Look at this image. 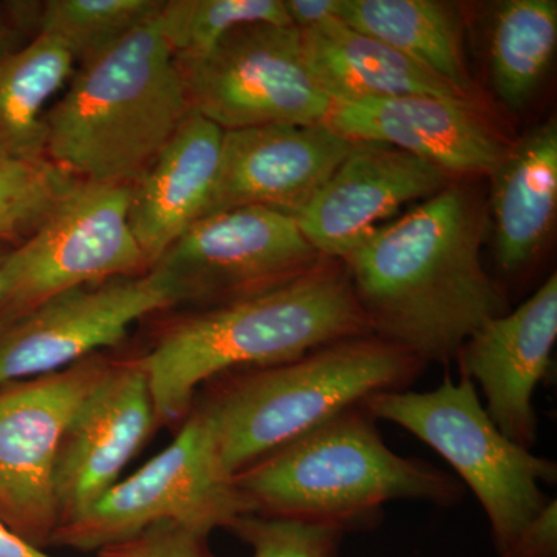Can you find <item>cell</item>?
Wrapping results in <instances>:
<instances>
[{"label":"cell","mask_w":557,"mask_h":557,"mask_svg":"<svg viewBox=\"0 0 557 557\" xmlns=\"http://www.w3.org/2000/svg\"><path fill=\"white\" fill-rule=\"evenodd\" d=\"M112 362L101 351L0 387V519L35 547H50L60 525L54 467L65 429Z\"/></svg>","instance_id":"30bf717a"},{"label":"cell","mask_w":557,"mask_h":557,"mask_svg":"<svg viewBox=\"0 0 557 557\" xmlns=\"http://www.w3.org/2000/svg\"><path fill=\"white\" fill-rule=\"evenodd\" d=\"M322 259L296 218L247 207L197 220L153 267L170 274L183 302L218 306L285 284Z\"/></svg>","instance_id":"7c38bea8"},{"label":"cell","mask_w":557,"mask_h":557,"mask_svg":"<svg viewBox=\"0 0 557 557\" xmlns=\"http://www.w3.org/2000/svg\"><path fill=\"white\" fill-rule=\"evenodd\" d=\"M248 515L255 509L220 463L214 428L197 406L166 448L94 507L60 523L50 547L98 553L161 522L209 536Z\"/></svg>","instance_id":"52a82bcc"},{"label":"cell","mask_w":557,"mask_h":557,"mask_svg":"<svg viewBox=\"0 0 557 557\" xmlns=\"http://www.w3.org/2000/svg\"><path fill=\"white\" fill-rule=\"evenodd\" d=\"M0 2V62L24 46H17L21 22L38 20L40 3Z\"/></svg>","instance_id":"f546056e"},{"label":"cell","mask_w":557,"mask_h":557,"mask_svg":"<svg viewBox=\"0 0 557 557\" xmlns=\"http://www.w3.org/2000/svg\"><path fill=\"white\" fill-rule=\"evenodd\" d=\"M341 21L471 95L460 25L435 0H343Z\"/></svg>","instance_id":"44dd1931"},{"label":"cell","mask_w":557,"mask_h":557,"mask_svg":"<svg viewBox=\"0 0 557 557\" xmlns=\"http://www.w3.org/2000/svg\"><path fill=\"white\" fill-rule=\"evenodd\" d=\"M491 177L497 262L508 273H516L536 258L555 225L556 121L534 127L515 148H508Z\"/></svg>","instance_id":"ffe728a7"},{"label":"cell","mask_w":557,"mask_h":557,"mask_svg":"<svg viewBox=\"0 0 557 557\" xmlns=\"http://www.w3.org/2000/svg\"><path fill=\"white\" fill-rule=\"evenodd\" d=\"M557 338V277L552 274L522 306L485 322L458 351L461 376L485 398L487 416L511 442L537 438L534 392L547 375Z\"/></svg>","instance_id":"2e32d148"},{"label":"cell","mask_w":557,"mask_h":557,"mask_svg":"<svg viewBox=\"0 0 557 557\" xmlns=\"http://www.w3.org/2000/svg\"><path fill=\"white\" fill-rule=\"evenodd\" d=\"M284 7L293 27L307 30L327 21L341 20L343 0H284Z\"/></svg>","instance_id":"4dcf8cb0"},{"label":"cell","mask_w":557,"mask_h":557,"mask_svg":"<svg viewBox=\"0 0 557 557\" xmlns=\"http://www.w3.org/2000/svg\"><path fill=\"white\" fill-rule=\"evenodd\" d=\"M299 33L311 78L332 102L424 95L474 104L467 91L346 22L332 20Z\"/></svg>","instance_id":"d6986e66"},{"label":"cell","mask_w":557,"mask_h":557,"mask_svg":"<svg viewBox=\"0 0 557 557\" xmlns=\"http://www.w3.org/2000/svg\"><path fill=\"white\" fill-rule=\"evenodd\" d=\"M73 180L49 160H0V244L27 239Z\"/></svg>","instance_id":"484cf974"},{"label":"cell","mask_w":557,"mask_h":557,"mask_svg":"<svg viewBox=\"0 0 557 557\" xmlns=\"http://www.w3.org/2000/svg\"><path fill=\"white\" fill-rule=\"evenodd\" d=\"M556 46V0L498 3L491 25V78L509 109L525 108L552 64Z\"/></svg>","instance_id":"603a6c76"},{"label":"cell","mask_w":557,"mask_h":557,"mask_svg":"<svg viewBox=\"0 0 557 557\" xmlns=\"http://www.w3.org/2000/svg\"><path fill=\"white\" fill-rule=\"evenodd\" d=\"M325 124L348 141L391 146L448 175H491L508 150L474 104L424 95L332 102Z\"/></svg>","instance_id":"e0dca14e"},{"label":"cell","mask_w":557,"mask_h":557,"mask_svg":"<svg viewBox=\"0 0 557 557\" xmlns=\"http://www.w3.org/2000/svg\"><path fill=\"white\" fill-rule=\"evenodd\" d=\"M132 186L75 178L3 260L2 329L69 289L150 270L129 223Z\"/></svg>","instance_id":"ba28073f"},{"label":"cell","mask_w":557,"mask_h":557,"mask_svg":"<svg viewBox=\"0 0 557 557\" xmlns=\"http://www.w3.org/2000/svg\"><path fill=\"white\" fill-rule=\"evenodd\" d=\"M426 368L405 348L366 335L281 364L228 373L201 403L230 475L383 392L403 391Z\"/></svg>","instance_id":"5b68a950"},{"label":"cell","mask_w":557,"mask_h":557,"mask_svg":"<svg viewBox=\"0 0 557 557\" xmlns=\"http://www.w3.org/2000/svg\"><path fill=\"white\" fill-rule=\"evenodd\" d=\"M234 483L255 515L344 533L375 527L391 502L449 507L465 491L434 465L388 448L364 403L249 465Z\"/></svg>","instance_id":"277c9868"},{"label":"cell","mask_w":557,"mask_h":557,"mask_svg":"<svg viewBox=\"0 0 557 557\" xmlns=\"http://www.w3.org/2000/svg\"><path fill=\"white\" fill-rule=\"evenodd\" d=\"M189 113L156 16L72 76L44 119L46 159L84 182L134 186Z\"/></svg>","instance_id":"3957f363"},{"label":"cell","mask_w":557,"mask_h":557,"mask_svg":"<svg viewBox=\"0 0 557 557\" xmlns=\"http://www.w3.org/2000/svg\"><path fill=\"white\" fill-rule=\"evenodd\" d=\"M223 131L193 112L132 186L129 223L152 269L205 209L218 175Z\"/></svg>","instance_id":"ac0fdd59"},{"label":"cell","mask_w":557,"mask_h":557,"mask_svg":"<svg viewBox=\"0 0 557 557\" xmlns=\"http://www.w3.org/2000/svg\"><path fill=\"white\" fill-rule=\"evenodd\" d=\"M75 64L67 47L46 33L0 62V160H47V106Z\"/></svg>","instance_id":"7402d4cb"},{"label":"cell","mask_w":557,"mask_h":557,"mask_svg":"<svg viewBox=\"0 0 557 557\" xmlns=\"http://www.w3.org/2000/svg\"><path fill=\"white\" fill-rule=\"evenodd\" d=\"M163 5V0H49L40 3L38 33L60 39L83 65L159 16Z\"/></svg>","instance_id":"cb8c5ba5"},{"label":"cell","mask_w":557,"mask_h":557,"mask_svg":"<svg viewBox=\"0 0 557 557\" xmlns=\"http://www.w3.org/2000/svg\"><path fill=\"white\" fill-rule=\"evenodd\" d=\"M208 537L172 522L156 523L137 536L110 545L98 557H218L208 545Z\"/></svg>","instance_id":"83f0119b"},{"label":"cell","mask_w":557,"mask_h":557,"mask_svg":"<svg viewBox=\"0 0 557 557\" xmlns=\"http://www.w3.org/2000/svg\"><path fill=\"white\" fill-rule=\"evenodd\" d=\"M183 302L166 271L69 289L0 329V387L116 346L143 318Z\"/></svg>","instance_id":"8fae6325"},{"label":"cell","mask_w":557,"mask_h":557,"mask_svg":"<svg viewBox=\"0 0 557 557\" xmlns=\"http://www.w3.org/2000/svg\"><path fill=\"white\" fill-rule=\"evenodd\" d=\"M177 62L190 110L222 131L321 124L332 109L292 25H245L203 57Z\"/></svg>","instance_id":"9c48e42d"},{"label":"cell","mask_w":557,"mask_h":557,"mask_svg":"<svg viewBox=\"0 0 557 557\" xmlns=\"http://www.w3.org/2000/svg\"><path fill=\"white\" fill-rule=\"evenodd\" d=\"M7 249L0 247V309H2L3 292H5V285H3V260H5ZM0 329H2V321H0Z\"/></svg>","instance_id":"d6a6232c"},{"label":"cell","mask_w":557,"mask_h":557,"mask_svg":"<svg viewBox=\"0 0 557 557\" xmlns=\"http://www.w3.org/2000/svg\"><path fill=\"white\" fill-rule=\"evenodd\" d=\"M354 145L325 123L223 131L203 218L247 207L298 218Z\"/></svg>","instance_id":"5bb4252c"},{"label":"cell","mask_w":557,"mask_h":557,"mask_svg":"<svg viewBox=\"0 0 557 557\" xmlns=\"http://www.w3.org/2000/svg\"><path fill=\"white\" fill-rule=\"evenodd\" d=\"M449 177L403 150L355 143L296 220L321 258L343 262L403 205L435 196Z\"/></svg>","instance_id":"9a60e30c"},{"label":"cell","mask_w":557,"mask_h":557,"mask_svg":"<svg viewBox=\"0 0 557 557\" xmlns=\"http://www.w3.org/2000/svg\"><path fill=\"white\" fill-rule=\"evenodd\" d=\"M486 212L448 183L381 226L343 260L373 336L429 362L457 359L490 319L507 313L482 262Z\"/></svg>","instance_id":"6da1fadb"},{"label":"cell","mask_w":557,"mask_h":557,"mask_svg":"<svg viewBox=\"0 0 557 557\" xmlns=\"http://www.w3.org/2000/svg\"><path fill=\"white\" fill-rule=\"evenodd\" d=\"M0 557H53L25 541L0 519Z\"/></svg>","instance_id":"1f68e13d"},{"label":"cell","mask_w":557,"mask_h":557,"mask_svg":"<svg viewBox=\"0 0 557 557\" xmlns=\"http://www.w3.org/2000/svg\"><path fill=\"white\" fill-rule=\"evenodd\" d=\"M500 557H557L556 500H548Z\"/></svg>","instance_id":"f1b7e54d"},{"label":"cell","mask_w":557,"mask_h":557,"mask_svg":"<svg viewBox=\"0 0 557 557\" xmlns=\"http://www.w3.org/2000/svg\"><path fill=\"white\" fill-rule=\"evenodd\" d=\"M375 420L406 429L445 458L485 509L498 556L548 504L541 483H555V461L511 442L487 416L471 380L445 379L434 391L373 395Z\"/></svg>","instance_id":"8992f818"},{"label":"cell","mask_w":557,"mask_h":557,"mask_svg":"<svg viewBox=\"0 0 557 557\" xmlns=\"http://www.w3.org/2000/svg\"><path fill=\"white\" fill-rule=\"evenodd\" d=\"M159 428L141 358L113 361L62 437L57 467L60 523L94 507Z\"/></svg>","instance_id":"4fadbf2b"},{"label":"cell","mask_w":557,"mask_h":557,"mask_svg":"<svg viewBox=\"0 0 557 557\" xmlns=\"http://www.w3.org/2000/svg\"><path fill=\"white\" fill-rule=\"evenodd\" d=\"M366 335L372 333L346 267L322 259L277 287L177 319L139 358L161 426L185 421L201 384Z\"/></svg>","instance_id":"7a4b0ae2"},{"label":"cell","mask_w":557,"mask_h":557,"mask_svg":"<svg viewBox=\"0 0 557 557\" xmlns=\"http://www.w3.org/2000/svg\"><path fill=\"white\" fill-rule=\"evenodd\" d=\"M159 22L177 61L203 57L245 25H292L284 0H170Z\"/></svg>","instance_id":"d4e9b609"},{"label":"cell","mask_w":557,"mask_h":557,"mask_svg":"<svg viewBox=\"0 0 557 557\" xmlns=\"http://www.w3.org/2000/svg\"><path fill=\"white\" fill-rule=\"evenodd\" d=\"M251 557H339L344 531L299 520L248 515L230 528Z\"/></svg>","instance_id":"4316f807"}]
</instances>
